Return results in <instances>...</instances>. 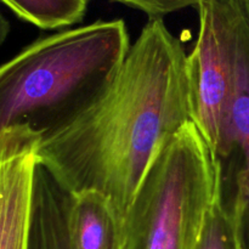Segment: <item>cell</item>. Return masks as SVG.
Masks as SVG:
<instances>
[{
    "mask_svg": "<svg viewBox=\"0 0 249 249\" xmlns=\"http://www.w3.org/2000/svg\"><path fill=\"white\" fill-rule=\"evenodd\" d=\"M187 56L163 18H150L104 92L40 141L36 160L72 195H104L122 228L160 148L194 122Z\"/></svg>",
    "mask_w": 249,
    "mask_h": 249,
    "instance_id": "6da1fadb",
    "label": "cell"
},
{
    "mask_svg": "<svg viewBox=\"0 0 249 249\" xmlns=\"http://www.w3.org/2000/svg\"><path fill=\"white\" fill-rule=\"evenodd\" d=\"M130 46L123 19L34 40L0 65V133L17 124L43 138L62 129L108 87Z\"/></svg>",
    "mask_w": 249,
    "mask_h": 249,
    "instance_id": "7a4b0ae2",
    "label": "cell"
},
{
    "mask_svg": "<svg viewBox=\"0 0 249 249\" xmlns=\"http://www.w3.org/2000/svg\"><path fill=\"white\" fill-rule=\"evenodd\" d=\"M224 190L223 165L194 122L163 145L122 228V249H196Z\"/></svg>",
    "mask_w": 249,
    "mask_h": 249,
    "instance_id": "3957f363",
    "label": "cell"
},
{
    "mask_svg": "<svg viewBox=\"0 0 249 249\" xmlns=\"http://www.w3.org/2000/svg\"><path fill=\"white\" fill-rule=\"evenodd\" d=\"M199 28L187 56L194 123L223 165L230 158V113L235 89L236 39L245 11L241 0H202Z\"/></svg>",
    "mask_w": 249,
    "mask_h": 249,
    "instance_id": "277c9868",
    "label": "cell"
},
{
    "mask_svg": "<svg viewBox=\"0 0 249 249\" xmlns=\"http://www.w3.org/2000/svg\"><path fill=\"white\" fill-rule=\"evenodd\" d=\"M41 138L26 124L0 133V249H28L34 170Z\"/></svg>",
    "mask_w": 249,
    "mask_h": 249,
    "instance_id": "5b68a950",
    "label": "cell"
},
{
    "mask_svg": "<svg viewBox=\"0 0 249 249\" xmlns=\"http://www.w3.org/2000/svg\"><path fill=\"white\" fill-rule=\"evenodd\" d=\"M230 151L240 157L237 192L231 207L238 220L249 228V26L246 15L236 39L235 89L230 113Z\"/></svg>",
    "mask_w": 249,
    "mask_h": 249,
    "instance_id": "8992f818",
    "label": "cell"
},
{
    "mask_svg": "<svg viewBox=\"0 0 249 249\" xmlns=\"http://www.w3.org/2000/svg\"><path fill=\"white\" fill-rule=\"evenodd\" d=\"M72 194L36 160L28 249H73L68 229Z\"/></svg>",
    "mask_w": 249,
    "mask_h": 249,
    "instance_id": "52a82bcc",
    "label": "cell"
},
{
    "mask_svg": "<svg viewBox=\"0 0 249 249\" xmlns=\"http://www.w3.org/2000/svg\"><path fill=\"white\" fill-rule=\"evenodd\" d=\"M68 229L73 249H122V225L104 195H72Z\"/></svg>",
    "mask_w": 249,
    "mask_h": 249,
    "instance_id": "ba28073f",
    "label": "cell"
},
{
    "mask_svg": "<svg viewBox=\"0 0 249 249\" xmlns=\"http://www.w3.org/2000/svg\"><path fill=\"white\" fill-rule=\"evenodd\" d=\"M17 17L41 29H61L83 21L90 0H0Z\"/></svg>",
    "mask_w": 249,
    "mask_h": 249,
    "instance_id": "9c48e42d",
    "label": "cell"
},
{
    "mask_svg": "<svg viewBox=\"0 0 249 249\" xmlns=\"http://www.w3.org/2000/svg\"><path fill=\"white\" fill-rule=\"evenodd\" d=\"M196 249H241L238 220L224 201V190L207 213Z\"/></svg>",
    "mask_w": 249,
    "mask_h": 249,
    "instance_id": "30bf717a",
    "label": "cell"
},
{
    "mask_svg": "<svg viewBox=\"0 0 249 249\" xmlns=\"http://www.w3.org/2000/svg\"><path fill=\"white\" fill-rule=\"evenodd\" d=\"M119 4L139 10L148 18H163L167 15L180 11L186 7L198 5L202 0H112Z\"/></svg>",
    "mask_w": 249,
    "mask_h": 249,
    "instance_id": "8fae6325",
    "label": "cell"
},
{
    "mask_svg": "<svg viewBox=\"0 0 249 249\" xmlns=\"http://www.w3.org/2000/svg\"><path fill=\"white\" fill-rule=\"evenodd\" d=\"M10 33V23L6 19V17L2 15L1 10H0V46L4 44V41L6 40L7 36Z\"/></svg>",
    "mask_w": 249,
    "mask_h": 249,
    "instance_id": "7c38bea8",
    "label": "cell"
},
{
    "mask_svg": "<svg viewBox=\"0 0 249 249\" xmlns=\"http://www.w3.org/2000/svg\"><path fill=\"white\" fill-rule=\"evenodd\" d=\"M241 4H242L243 11H245L246 18H247L248 26H249V0H241Z\"/></svg>",
    "mask_w": 249,
    "mask_h": 249,
    "instance_id": "4fadbf2b",
    "label": "cell"
},
{
    "mask_svg": "<svg viewBox=\"0 0 249 249\" xmlns=\"http://www.w3.org/2000/svg\"><path fill=\"white\" fill-rule=\"evenodd\" d=\"M240 242H241V241H240ZM241 249H249V247H243V246L241 245Z\"/></svg>",
    "mask_w": 249,
    "mask_h": 249,
    "instance_id": "5bb4252c",
    "label": "cell"
}]
</instances>
